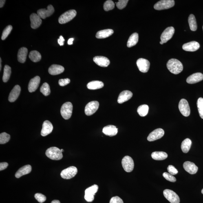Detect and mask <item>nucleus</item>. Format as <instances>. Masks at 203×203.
Returning a JSON list of instances; mask_svg holds the SVG:
<instances>
[{
  "mask_svg": "<svg viewBox=\"0 0 203 203\" xmlns=\"http://www.w3.org/2000/svg\"><path fill=\"white\" fill-rule=\"evenodd\" d=\"M53 129L52 124L48 120H46L43 122L42 129L41 134L42 136L45 137L52 133Z\"/></svg>",
  "mask_w": 203,
  "mask_h": 203,
  "instance_id": "nucleus-20",
  "label": "nucleus"
},
{
  "mask_svg": "<svg viewBox=\"0 0 203 203\" xmlns=\"http://www.w3.org/2000/svg\"><path fill=\"white\" fill-rule=\"evenodd\" d=\"M28 49L25 47H21L18 51L17 54L18 60L20 63H24L27 59L28 54Z\"/></svg>",
  "mask_w": 203,
  "mask_h": 203,
  "instance_id": "nucleus-28",
  "label": "nucleus"
},
{
  "mask_svg": "<svg viewBox=\"0 0 203 203\" xmlns=\"http://www.w3.org/2000/svg\"><path fill=\"white\" fill-rule=\"evenodd\" d=\"M160 44L161 45H163L164 43L163 42H162V41H160Z\"/></svg>",
  "mask_w": 203,
  "mask_h": 203,
  "instance_id": "nucleus-55",
  "label": "nucleus"
},
{
  "mask_svg": "<svg viewBox=\"0 0 203 203\" xmlns=\"http://www.w3.org/2000/svg\"><path fill=\"white\" fill-rule=\"evenodd\" d=\"M175 33V29L172 27H168L162 33L161 36V41L166 43L172 37Z\"/></svg>",
  "mask_w": 203,
  "mask_h": 203,
  "instance_id": "nucleus-12",
  "label": "nucleus"
},
{
  "mask_svg": "<svg viewBox=\"0 0 203 203\" xmlns=\"http://www.w3.org/2000/svg\"><path fill=\"white\" fill-rule=\"evenodd\" d=\"M5 1H4V0H1V1H0V7H1V8H2L3 6V5H4L5 2Z\"/></svg>",
  "mask_w": 203,
  "mask_h": 203,
  "instance_id": "nucleus-52",
  "label": "nucleus"
},
{
  "mask_svg": "<svg viewBox=\"0 0 203 203\" xmlns=\"http://www.w3.org/2000/svg\"><path fill=\"white\" fill-rule=\"evenodd\" d=\"M183 166L185 170L191 174H195L198 171V167L192 162H184Z\"/></svg>",
  "mask_w": 203,
  "mask_h": 203,
  "instance_id": "nucleus-21",
  "label": "nucleus"
},
{
  "mask_svg": "<svg viewBox=\"0 0 203 203\" xmlns=\"http://www.w3.org/2000/svg\"><path fill=\"white\" fill-rule=\"evenodd\" d=\"M164 131L162 128H158L152 132L148 136L147 139L148 141L153 142L159 139L164 136Z\"/></svg>",
  "mask_w": 203,
  "mask_h": 203,
  "instance_id": "nucleus-15",
  "label": "nucleus"
},
{
  "mask_svg": "<svg viewBox=\"0 0 203 203\" xmlns=\"http://www.w3.org/2000/svg\"><path fill=\"white\" fill-rule=\"evenodd\" d=\"M29 56L30 60L35 63L39 61L41 58V54L36 51H31Z\"/></svg>",
  "mask_w": 203,
  "mask_h": 203,
  "instance_id": "nucleus-35",
  "label": "nucleus"
},
{
  "mask_svg": "<svg viewBox=\"0 0 203 203\" xmlns=\"http://www.w3.org/2000/svg\"><path fill=\"white\" fill-rule=\"evenodd\" d=\"M167 170L169 173L172 175H175L178 173V171L174 166L172 165H169L167 167Z\"/></svg>",
  "mask_w": 203,
  "mask_h": 203,
  "instance_id": "nucleus-46",
  "label": "nucleus"
},
{
  "mask_svg": "<svg viewBox=\"0 0 203 203\" xmlns=\"http://www.w3.org/2000/svg\"><path fill=\"white\" fill-rule=\"evenodd\" d=\"M165 198L171 203H180V199L177 194L172 190L166 189L163 191Z\"/></svg>",
  "mask_w": 203,
  "mask_h": 203,
  "instance_id": "nucleus-9",
  "label": "nucleus"
},
{
  "mask_svg": "<svg viewBox=\"0 0 203 203\" xmlns=\"http://www.w3.org/2000/svg\"><path fill=\"white\" fill-rule=\"evenodd\" d=\"M151 157L153 160H162L167 158L168 155L164 152H154L152 153Z\"/></svg>",
  "mask_w": 203,
  "mask_h": 203,
  "instance_id": "nucleus-31",
  "label": "nucleus"
},
{
  "mask_svg": "<svg viewBox=\"0 0 203 203\" xmlns=\"http://www.w3.org/2000/svg\"><path fill=\"white\" fill-rule=\"evenodd\" d=\"M109 203H123V202L120 197L116 196L111 198Z\"/></svg>",
  "mask_w": 203,
  "mask_h": 203,
  "instance_id": "nucleus-48",
  "label": "nucleus"
},
{
  "mask_svg": "<svg viewBox=\"0 0 203 203\" xmlns=\"http://www.w3.org/2000/svg\"><path fill=\"white\" fill-rule=\"evenodd\" d=\"M99 103L97 101L89 102L85 106V113L88 116H90L94 114L98 110L99 107Z\"/></svg>",
  "mask_w": 203,
  "mask_h": 203,
  "instance_id": "nucleus-10",
  "label": "nucleus"
},
{
  "mask_svg": "<svg viewBox=\"0 0 203 203\" xmlns=\"http://www.w3.org/2000/svg\"><path fill=\"white\" fill-rule=\"evenodd\" d=\"M199 115L201 118L203 119V98H200L197 100V102Z\"/></svg>",
  "mask_w": 203,
  "mask_h": 203,
  "instance_id": "nucleus-40",
  "label": "nucleus"
},
{
  "mask_svg": "<svg viewBox=\"0 0 203 203\" xmlns=\"http://www.w3.org/2000/svg\"><path fill=\"white\" fill-rule=\"evenodd\" d=\"M76 14V12L75 10L68 11L60 16L58 19V22L61 24L68 22L75 17Z\"/></svg>",
  "mask_w": 203,
  "mask_h": 203,
  "instance_id": "nucleus-5",
  "label": "nucleus"
},
{
  "mask_svg": "<svg viewBox=\"0 0 203 203\" xmlns=\"http://www.w3.org/2000/svg\"><path fill=\"white\" fill-rule=\"evenodd\" d=\"M203 80V75L202 73H196L191 75L186 79L188 84H194L202 81Z\"/></svg>",
  "mask_w": 203,
  "mask_h": 203,
  "instance_id": "nucleus-24",
  "label": "nucleus"
},
{
  "mask_svg": "<svg viewBox=\"0 0 203 203\" xmlns=\"http://www.w3.org/2000/svg\"><path fill=\"white\" fill-rule=\"evenodd\" d=\"M61 151L62 152H63L64 151V150L63 149H61Z\"/></svg>",
  "mask_w": 203,
  "mask_h": 203,
  "instance_id": "nucleus-56",
  "label": "nucleus"
},
{
  "mask_svg": "<svg viewBox=\"0 0 203 203\" xmlns=\"http://www.w3.org/2000/svg\"><path fill=\"white\" fill-rule=\"evenodd\" d=\"M74 38H70V39H69L67 43L69 45H72L73 44V42L74 41Z\"/></svg>",
  "mask_w": 203,
  "mask_h": 203,
  "instance_id": "nucleus-51",
  "label": "nucleus"
},
{
  "mask_svg": "<svg viewBox=\"0 0 203 203\" xmlns=\"http://www.w3.org/2000/svg\"><path fill=\"white\" fill-rule=\"evenodd\" d=\"M174 5L173 0H162L155 3L154 8L157 10H164L172 8Z\"/></svg>",
  "mask_w": 203,
  "mask_h": 203,
  "instance_id": "nucleus-4",
  "label": "nucleus"
},
{
  "mask_svg": "<svg viewBox=\"0 0 203 203\" xmlns=\"http://www.w3.org/2000/svg\"><path fill=\"white\" fill-rule=\"evenodd\" d=\"M73 105L70 102H67L63 104L61 109V114L63 118L68 120L72 116Z\"/></svg>",
  "mask_w": 203,
  "mask_h": 203,
  "instance_id": "nucleus-3",
  "label": "nucleus"
},
{
  "mask_svg": "<svg viewBox=\"0 0 203 203\" xmlns=\"http://www.w3.org/2000/svg\"><path fill=\"white\" fill-rule=\"evenodd\" d=\"M78 173V169L75 166L68 167L62 171L61 176L62 178L69 180L74 177Z\"/></svg>",
  "mask_w": 203,
  "mask_h": 203,
  "instance_id": "nucleus-7",
  "label": "nucleus"
},
{
  "mask_svg": "<svg viewBox=\"0 0 203 203\" xmlns=\"http://www.w3.org/2000/svg\"><path fill=\"white\" fill-rule=\"evenodd\" d=\"M46 155L49 158L54 160H60L63 157L61 149L56 147L48 148L46 152Z\"/></svg>",
  "mask_w": 203,
  "mask_h": 203,
  "instance_id": "nucleus-2",
  "label": "nucleus"
},
{
  "mask_svg": "<svg viewBox=\"0 0 203 203\" xmlns=\"http://www.w3.org/2000/svg\"><path fill=\"white\" fill-rule=\"evenodd\" d=\"M201 192H202V194H203V188L202 190V191H201Z\"/></svg>",
  "mask_w": 203,
  "mask_h": 203,
  "instance_id": "nucleus-57",
  "label": "nucleus"
},
{
  "mask_svg": "<svg viewBox=\"0 0 203 203\" xmlns=\"http://www.w3.org/2000/svg\"><path fill=\"white\" fill-rule=\"evenodd\" d=\"M10 139V135L6 133H3L0 134V144H4L9 142Z\"/></svg>",
  "mask_w": 203,
  "mask_h": 203,
  "instance_id": "nucleus-39",
  "label": "nucleus"
},
{
  "mask_svg": "<svg viewBox=\"0 0 203 203\" xmlns=\"http://www.w3.org/2000/svg\"><path fill=\"white\" fill-rule=\"evenodd\" d=\"M104 86L103 82L94 80L89 82L87 85V88L89 89H96L102 88Z\"/></svg>",
  "mask_w": 203,
  "mask_h": 203,
  "instance_id": "nucleus-30",
  "label": "nucleus"
},
{
  "mask_svg": "<svg viewBox=\"0 0 203 203\" xmlns=\"http://www.w3.org/2000/svg\"><path fill=\"white\" fill-rule=\"evenodd\" d=\"M149 109L148 106L144 104L138 107V112L140 116L144 117L147 114Z\"/></svg>",
  "mask_w": 203,
  "mask_h": 203,
  "instance_id": "nucleus-37",
  "label": "nucleus"
},
{
  "mask_svg": "<svg viewBox=\"0 0 203 203\" xmlns=\"http://www.w3.org/2000/svg\"><path fill=\"white\" fill-rule=\"evenodd\" d=\"M128 2V0H120L118 2L116 3V6L118 9L122 10L127 6Z\"/></svg>",
  "mask_w": 203,
  "mask_h": 203,
  "instance_id": "nucleus-44",
  "label": "nucleus"
},
{
  "mask_svg": "<svg viewBox=\"0 0 203 203\" xmlns=\"http://www.w3.org/2000/svg\"><path fill=\"white\" fill-rule=\"evenodd\" d=\"M40 91L45 96L49 95L51 93V90L49 84L46 83H44L40 88Z\"/></svg>",
  "mask_w": 203,
  "mask_h": 203,
  "instance_id": "nucleus-38",
  "label": "nucleus"
},
{
  "mask_svg": "<svg viewBox=\"0 0 203 203\" xmlns=\"http://www.w3.org/2000/svg\"><path fill=\"white\" fill-rule=\"evenodd\" d=\"M51 203H60V201L58 200H54Z\"/></svg>",
  "mask_w": 203,
  "mask_h": 203,
  "instance_id": "nucleus-53",
  "label": "nucleus"
},
{
  "mask_svg": "<svg viewBox=\"0 0 203 203\" xmlns=\"http://www.w3.org/2000/svg\"><path fill=\"white\" fill-rule=\"evenodd\" d=\"M40 78L39 76H36L30 80L28 89L29 92H33L37 89L40 85Z\"/></svg>",
  "mask_w": 203,
  "mask_h": 203,
  "instance_id": "nucleus-19",
  "label": "nucleus"
},
{
  "mask_svg": "<svg viewBox=\"0 0 203 203\" xmlns=\"http://www.w3.org/2000/svg\"><path fill=\"white\" fill-rule=\"evenodd\" d=\"M32 170V167L30 165H27L20 168L15 174L16 178H19L23 175L30 173Z\"/></svg>",
  "mask_w": 203,
  "mask_h": 203,
  "instance_id": "nucleus-27",
  "label": "nucleus"
},
{
  "mask_svg": "<svg viewBox=\"0 0 203 203\" xmlns=\"http://www.w3.org/2000/svg\"><path fill=\"white\" fill-rule=\"evenodd\" d=\"M12 29V25H8L4 29L2 32V40H3L6 39L9 34L10 33Z\"/></svg>",
  "mask_w": 203,
  "mask_h": 203,
  "instance_id": "nucleus-42",
  "label": "nucleus"
},
{
  "mask_svg": "<svg viewBox=\"0 0 203 203\" xmlns=\"http://www.w3.org/2000/svg\"><path fill=\"white\" fill-rule=\"evenodd\" d=\"M138 34L137 33H134L130 36L127 42V46L128 47L134 46L138 43Z\"/></svg>",
  "mask_w": 203,
  "mask_h": 203,
  "instance_id": "nucleus-32",
  "label": "nucleus"
},
{
  "mask_svg": "<svg viewBox=\"0 0 203 203\" xmlns=\"http://www.w3.org/2000/svg\"><path fill=\"white\" fill-rule=\"evenodd\" d=\"M133 95V93L130 91L125 90L122 91L118 96V102L119 104H123L130 99Z\"/></svg>",
  "mask_w": 203,
  "mask_h": 203,
  "instance_id": "nucleus-22",
  "label": "nucleus"
},
{
  "mask_svg": "<svg viewBox=\"0 0 203 203\" xmlns=\"http://www.w3.org/2000/svg\"><path fill=\"white\" fill-rule=\"evenodd\" d=\"M54 12V8L52 5H49L47 7V9H41L38 10L37 13L41 19H45L47 17L52 15Z\"/></svg>",
  "mask_w": 203,
  "mask_h": 203,
  "instance_id": "nucleus-14",
  "label": "nucleus"
},
{
  "mask_svg": "<svg viewBox=\"0 0 203 203\" xmlns=\"http://www.w3.org/2000/svg\"><path fill=\"white\" fill-rule=\"evenodd\" d=\"M114 3L111 0L106 1L104 5V10L107 12L113 10L114 8Z\"/></svg>",
  "mask_w": 203,
  "mask_h": 203,
  "instance_id": "nucleus-41",
  "label": "nucleus"
},
{
  "mask_svg": "<svg viewBox=\"0 0 203 203\" xmlns=\"http://www.w3.org/2000/svg\"><path fill=\"white\" fill-rule=\"evenodd\" d=\"M98 186L94 184L85 190V198L87 202H91L94 200V196L98 191Z\"/></svg>",
  "mask_w": 203,
  "mask_h": 203,
  "instance_id": "nucleus-6",
  "label": "nucleus"
},
{
  "mask_svg": "<svg viewBox=\"0 0 203 203\" xmlns=\"http://www.w3.org/2000/svg\"><path fill=\"white\" fill-rule=\"evenodd\" d=\"M93 61L98 65L102 67H107L110 62L107 57L103 56H96L93 58Z\"/></svg>",
  "mask_w": 203,
  "mask_h": 203,
  "instance_id": "nucleus-18",
  "label": "nucleus"
},
{
  "mask_svg": "<svg viewBox=\"0 0 203 203\" xmlns=\"http://www.w3.org/2000/svg\"><path fill=\"white\" fill-rule=\"evenodd\" d=\"M8 165V163L6 162H1L0 163V171H3V170L6 169Z\"/></svg>",
  "mask_w": 203,
  "mask_h": 203,
  "instance_id": "nucleus-49",
  "label": "nucleus"
},
{
  "mask_svg": "<svg viewBox=\"0 0 203 203\" xmlns=\"http://www.w3.org/2000/svg\"><path fill=\"white\" fill-rule=\"evenodd\" d=\"M34 197L38 202L41 203L45 202L46 199V197L41 193H36Z\"/></svg>",
  "mask_w": 203,
  "mask_h": 203,
  "instance_id": "nucleus-45",
  "label": "nucleus"
},
{
  "mask_svg": "<svg viewBox=\"0 0 203 203\" xmlns=\"http://www.w3.org/2000/svg\"><path fill=\"white\" fill-rule=\"evenodd\" d=\"M114 33V31L111 29H107L99 31L97 33L96 37L99 39H102L109 37Z\"/></svg>",
  "mask_w": 203,
  "mask_h": 203,
  "instance_id": "nucleus-29",
  "label": "nucleus"
},
{
  "mask_svg": "<svg viewBox=\"0 0 203 203\" xmlns=\"http://www.w3.org/2000/svg\"><path fill=\"white\" fill-rule=\"evenodd\" d=\"M65 68L61 65H53L49 68V74L52 75H59L64 72Z\"/></svg>",
  "mask_w": 203,
  "mask_h": 203,
  "instance_id": "nucleus-26",
  "label": "nucleus"
},
{
  "mask_svg": "<svg viewBox=\"0 0 203 203\" xmlns=\"http://www.w3.org/2000/svg\"><path fill=\"white\" fill-rule=\"evenodd\" d=\"M65 41V39L62 36H60L59 38L58 39V42L60 46H62L64 45V42Z\"/></svg>",
  "mask_w": 203,
  "mask_h": 203,
  "instance_id": "nucleus-50",
  "label": "nucleus"
},
{
  "mask_svg": "<svg viewBox=\"0 0 203 203\" xmlns=\"http://www.w3.org/2000/svg\"><path fill=\"white\" fill-rule=\"evenodd\" d=\"M137 65L140 72L146 73L149 70L150 63L147 60L140 58L137 60Z\"/></svg>",
  "mask_w": 203,
  "mask_h": 203,
  "instance_id": "nucleus-13",
  "label": "nucleus"
},
{
  "mask_svg": "<svg viewBox=\"0 0 203 203\" xmlns=\"http://www.w3.org/2000/svg\"><path fill=\"white\" fill-rule=\"evenodd\" d=\"M202 28H203V27H202Z\"/></svg>",
  "mask_w": 203,
  "mask_h": 203,
  "instance_id": "nucleus-58",
  "label": "nucleus"
},
{
  "mask_svg": "<svg viewBox=\"0 0 203 203\" xmlns=\"http://www.w3.org/2000/svg\"><path fill=\"white\" fill-rule=\"evenodd\" d=\"M122 164L123 169L127 172H130L134 168V162L132 158L129 156H126L122 159Z\"/></svg>",
  "mask_w": 203,
  "mask_h": 203,
  "instance_id": "nucleus-8",
  "label": "nucleus"
},
{
  "mask_svg": "<svg viewBox=\"0 0 203 203\" xmlns=\"http://www.w3.org/2000/svg\"><path fill=\"white\" fill-rule=\"evenodd\" d=\"M178 108L180 112L185 117H188L191 113V109L187 100L184 99L179 102Z\"/></svg>",
  "mask_w": 203,
  "mask_h": 203,
  "instance_id": "nucleus-11",
  "label": "nucleus"
},
{
  "mask_svg": "<svg viewBox=\"0 0 203 203\" xmlns=\"http://www.w3.org/2000/svg\"><path fill=\"white\" fill-rule=\"evenodd\" d=\"M11 74V68L9 65H6L5 66L2 80L3 82L6 83L10 79Z\"/></svg>",
  "mask_w": 203,
  "mask_h": 203,
  "instance_id": "nucleus-36",
  "label": "nucleus"
},
{
  "mask_svg": "<svg viewBox=\"0 0 203 203\" xmlns=\"http://www.w3.org/2000/svg\"><path fill=\"white\" fill-rule=\"evenodd\" d=\"M21 88L19 85H16L11 91L8 97L9 101L11 102L15 101L19 96Z\"/></svg>",
  "mask_w": 203,
  "mask_h": 203,
  "instance_id": "nucleus-23",
  "label": "nucleus"
},
{
  "mask_svg": "<svg viewBox=\"0 0 203 203\" xmlns=\"http://www.w3.org/2000/svg\"><path fill=\"white\" fill-rule=\"evenodd\" d=\"M102 132L106 135L113 137L117 134L118 133V129L116 126L109 125L104 127L102 130Z\"/></svg>",
  "mask_w": 203,
  "mask_h": 203,
  "instance_id": "nucleus-25",
  "label": "nucleus"
},
{
  "mask_svg": "<svg viewBox=\"0 0 203 203\" xmlns=\"http://www.w3.org/2000/svg\"><path fill=\"white\" fill-rule=\"evenodd\" d=\"M162 176L166 180L169 181L170 182H175L176 181V178L173 175L169 173L164 172L162 174Z\"/></svg>",
  "mask_w": 203,
  "mask_h": 203,
  "instance_id": "nucleus-43",
  "label": "nucleus"
},
{
  "mask_svg": "<svg viewBox=\"0 0 203 203\" xmlns=\"http://www.w3.org/2000/svg\"><path fill=\"white\" fill-rule=\"evenodd\" d=\"M70 80L69 78L64 79H60L58 81L59 85L63 87L68 85L70 83Z\"/></svg>",
  "mask_w": 203,
  "mask_h": 203,
  "instance_id": "nucleus-47",
  "label": "nucleus"
},
{
  "mask_svg": "<svg viewBox=\"0 0 203 203\" xmlns=\"http://www.w3.org/2000/svg\"><path fill=\"white\" fill-rule=\"evenodd\" d=\"M192 142L189 138H186L182 143L181 145V148L183 152L184 153H187L191 149Z\"/></svg>",
  "mask_w": 203,
  "mask_h": 203,
  "instance_id": "nucleus-33",
  "label": "nucleus"
},
{
  "mask_svg": "<svg viewBox=\"0 0 203 203\" xmlns=\"http://www.w3.org/2000/svg\"><path fill=\"white\" fill-rule=\"evenodd\" d=\"M167 66L170 72L175 75L180 74L183 69L182 63L178 60L173 58L169 60Z\"/></svg>",
  "mask_w": 203,
  "mask_h": 203,
  "instance_id": "nucleus-1",
  "label": "nucleus"
},
{
  "mask_svg": "<svg viewBox=\"0 0 203 203\" xmlns=\"http://www.w3.org/2000/svg\"><path fill=\"white\" fill-rule=\"evenodd\" d=\"M200 47V45L197 41H192L184 44L182 46V49L184 51L189 52H194Z\"/></svg>",
  "mask_w": 203,
  "mask_h": 203,
  "instance_id": "nucleus-17",
  "label": "nucleus"
},
{
  "mask_svg": "<svg viewBox=\"0 0 203 203\" xmlns=\"http://www.w3.org/2000/svg\"><path fill=\"white\" fill-rule=\"evenodd\" d=\"M30 19L31 22V27L32 29L37 28L41 25V18L37 14H32L30 16Z\"/></svg>",
  "mask_w": 203,
  "mask_h": 203,
  "instance_id": "nucleus-16",
  "label": "nucleus"
},
{
  "mask_svg": "<svg viewBox=\"0 0 203 203\" xmlns=\"http://www.w3.org/2000/svg\"><path fill=\"white\" fill-rule=\"evenodd\" d=\"M1 63H2V60L1 58H0V70L1 71V68H2Z\"/></svg>",
  "mask_w": 203,
  "mask_h": 203,
  "instance_id": "nucleus-54",
  "label": "nucleus"
},
{
  "mask_svg": "<svg viewBox=\"0 0 203 203\" xmlns=\"http://www.w3.org/2000/svg\"><path fill=\"white\" fill-rule=\"evenodd\" d=\"M188 22L191 30L193 31H196L197 29V24L196 19L193 14H191L189 16Z\"/></svg>",
  "mask_w": 203,
  "mask_h": 203,
  "instance_id": "nucleus-34",
  "label": "nucleus"
}]
</instances>
